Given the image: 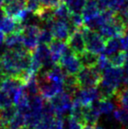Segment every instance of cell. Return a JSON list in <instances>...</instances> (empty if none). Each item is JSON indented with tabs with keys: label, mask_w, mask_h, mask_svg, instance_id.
<instances>
[{
	"label": "cell",
	"mask_w": 128,
	"mask_h": 129,
	"mask_svg": "<svg viewBox=\"0 0 128 129\" xmlns=\"http://www.w3.org/2000/svg\"><path fill=\"white\" fill-rule=\"evenodd\" d=\"M9 1H11V0H5V3H6V2H9Z\"/></svg>",
	"instance_id": "obj_43"
},
{
	"label": "cell",
	"mask_w": 128,
	"mask_h": 129,
	"mask_svg": "<svg viewBox=\"0 0 128 129\" xmlns=\"http://www.w3.org/2000/svg\"><path fill=\"white\" fill-rule=\"evenodd\" d=\"M41 28L36 24L24 25V29L22 32L23 45L29 51H33L38 47L39 43V33Z\"/></svg>",
	"instance_id": "obj_6"
},
{
	"label": "cell",
	"mask_w": 128,
	"mask_h": 129,
	"mask_svg": "<svg viewBox=\"0 0 128 129\" xmlns=\"http://www.w3.org/2000/svg\"><path fill=\"white\" fill-rule=\"evenodd\" d=\"M123 84L128 85V52H127V58L125 65L123 68Z\"/></svg>",
	"instance_id": "obj_36"
},
{
	"label": "cell",
	"mask_w": 128,
	"mask_h": 129,
	"mask_svg": "<svg viewBox=\"0 0 128 129\" xmlns=\"http://www.w3.org/2000/svg\"><path fill=\"white\" fill-rule=\"evenodd\" d=\"M121 48V41L120 38H111L107 40L105 42V48L104 50V54L106 56H111L112 54L118 52V50Z\"/></svg>",
	"instance_id": "obj_18"
},
{
	"label": "cell",
	"mask_w": 128,
	"mask_h": 129,
	"mask_svg": "<svg viewBox=\"0 0 128 129\" xmlns=\"http://www.w3.org/2000/svg\"><path fill=\"white\" fill-rule=\"evenodd\" d=\"M5 44L8 49H19L25 48L23 45L22 32H14L5 36Z\"/></svg>",
	"instance_id": "obj_17"
},
{
	"label": "cell",
	"mask_w": 128,
	"mask_h": 129,
	"mask_svg": "<svg viewBox=\"0 0 128 129\" xmlns=\"http://www.w3.org/2000/svg\"><path fill=\"white\" fill-rule=\"evenodd\" d=\"M123 83V69L109 66L103 71L102 82L99 84L100 99H110L116 95L118 87Z\"/></svg>",
	"instance_id": "obj_1"
},
{
	"label": "cell",
	"mask_w": 128,
	"mask_h": 129,
	"mask_svg": "<svg viewBox=\"0 0 128 129\" xmlns=\"http://www.w3.org/2000/svg\"><path fill=\"white\" fill-rule=\"evenodd\" d=\"M81 30L84 36L87 51L94 53L96 54L104 52L106 41L97 31L92 30L86 26H82L81 27Z\"/></svg>",
	"instance_id": "obj_3"
},
{
	"label": "cell",
	"mask_w": 128,
	"mask_h": 129,
	"mask_svg": "<svg viewBox=\"0 0 128 129\" xmlns=\"http://www.w3.org/2000/svg\"><path fill=\"white\" fill-rule=\"evenodd\" d=\"M39 74H43L48 80L59 83H63L65 77L67 76V73L65 72V70L59 64H55L53 68L50 69L46 73H39Z\"/></svg>",
	"instance_id": "obj_16"
},
{
	"label": "cell",
	"mask_w": 128,
	"mask_h": 129,
	"mask_svg": "<svg viewBox=\"0 0 128 129\" xmlns=\"http://www.w3.org/2000/svg\"><path fill=\"white\" fill-rule=\"evenodd\" d=\"M88 0H66V4L68 5L71 12H82L84 5H86Z\"/></svg>",
	"instance_id": "obj_27"
},
{
	"label": "cell",
	"mask_w": 128,
	"mask_h": 129,
	"mask_svg": "<svg viewBox=\"0 0 128 129\" xmlns=\"http://www.w3.org/2000/svg\"><path fill=\"white\" fill-rule=\"evenodd\" d=\"M81 60V62L82 64V67L86 68H93L97 66V61H98V55L94 53L89 52L86 50L82 54L79 56Z\"/></svg>",
	"instance_id": "obj_19"
},
{
	"label": "cell",
	"mask_w": 128,
	"mask_h": 129,
	"mask_svg": "<svg viewBox=\"0 0 128 129\" xmlns=\"http://www.w3.org/2000/svg\"><path fill=\"white\" fill-rule=\"evenodd\" d=\"M115 98L118 106L128 111V85H125V87L118 90Z\"/></svg>",
	"instance_id": "obj_23"
},
{
	"label": "cell",
	"mask_w": 128,
	"mask_h": 129,
	"mask_svg": "<svg viewBox=\"0 0 128 129\" xmlns=\"http://www.w3.org/2000/svg\"><path fill=\"white\" fill-rule=\"evenodd\" d=\"M50 29L53 34V36L55 40L62 41H66L68 40L71 34V27L69 25V21L64 19H55L51 24L45 26Z\"/></svg>",
	"instance_id": "obj_8"
},
{
	"label": "cell",
	"mask_w": 128,
	"mask_h": 129,
	"mask_svg": "<svg viewBox=\"0 0 128 129\" xmlns=\"http://www.w3.org/2000/svg\"><path fill=\"white\" fill-rule=\"evenodd\" d=\"M117 12H118V17L120 18V19L122 20V22L124 23V25H125L128 30V5L122 8L121 10H119Z\"/></svg>",
	"instance_id": "obj_33"
},
{
	"label": "cell",
	"mask_w": 128,
	"mask_h": 129,
	"mask_svg": "<svg viewBox=\"0 0 128 129\" xmlns=\"http://www.w3.org/2000/svg\"><path fill=\"white\" fill-rule=\"evenodd\" d=\"M26 8L33 15H36L41 10L42 5L39 0H26Z\"/></svg>",
	"instance_id": "obj_31"
},
{
	"label": "cell",
	"mask_w": 128,
	"mask_h": 129,
	"mask_svg": "<svg viewBox=\"0 0 128 129\" xmlns=\"http://www.w3.org/2000/svg\"><path fill=\"white\" fill-rule=\"evenodd\" d=\"M59 65L68 75H76L83 68L79 56L74 54L69 48L62 56L59 61Z\"/></svg>",
	"instance_id": "obj_5"
},
{
	"label": "cell",
	"mask_w": 128,
	"mask_h": 129,
	"mask_svg": "<svg viewBox=\"0 0 128 129\" xmlns=\"http://www.w3.org/2000/svg\"><path fill=\"white\" fill-rule=\"evenodd\" d=\"M5 40V35L1 30H0V44H4Z\"/></svg>",
	"instance_id": "obj_38"
},
{
	"label": "cell",
	"mask_w": 128,
	"mask_h": 129,
	"mask_svg": "<svg viewBox=\"0 0 128 129\" xmlns=\"http://www.w3.org/2000/svg\"><path fill=\"white\" fill-rule=\"evenodd\" d=\"M24 89L29 98L36 96L39 92V82L37 76H32L26 81L24 85Z\"/></svg>",
	"instance_id": "obj_21"
},
{
	"label": "cell",
	"mask_w": 128,
	"mask_h": 129,
	"mask_svg": "<svg viewBox=\"0 0 128 129\" xmlns=\"http://www.w3.org/2000/svg\"><path fill=\"white\" fill-rule=\"evenodd\" d=\"M127 58V52L125 50L118 51L116 54L109 56V61L111 66L115 68H122L125 65Z\"/></svg>",
	"instance_id": "obj_20"
},
{
	"label": "cell",
	"mask_w": 128,
	"mask_h": 129,
	"mask_svg": "<svg viewBox=\"0 0 128 129\" xmlns=\"http://www.w3.org/2000/svg\"><path fill=\"white\" fill-rule=\"evenodd\" d=\"M5 0H0V8L3 7V5H5Z\"/></svg>",
	"instance_id": "obj_39"
},
{
	"label": "cell",
	"mask_w": 128,
	"mask_h": 129,
	"mask_svg": "<svg viewBox=\"0 0 128 129\" xmlns=\"http://www.w3.org/2000/svg\"><path fill=\"white\" fill-rule=\"evenodd\" d=\"M70 12L68 5L66 2H62L61 5L54 8V15L56 19H64V20H68L70 17Z\"/></svg>",
	"instance_id": "obj_22"
},
{
	"label": "cell",
	"mask_w": 128,
	"mask_h": 129,
	"mask_svg": "<svg viewBox=\"0 0 128 129\" xmlns=\"http://www.w3.org/2000/svg\"><path fill=\"white\" fill-rule=\"evenodd\" d=\"M12 105H14L12 98L9 94L0 90V111L9 108Z\"/></svg>",
	"instance_id": "obj_30"
},
{
	"label": "cell",
	"mask_w": 128,
	"mask_h": 129,
	"mask_svg": "<svg viewBox=\"0 0 128 129\" xmlns=\"http://www.w3.org/2000/svg\"><path fill=\"white\" fill-rule=\"evenodd\" d=\"M48 48L51 54L52 61L55 64H59L60 59L62 56L68 50V47L64 41H58V40H54L49 45Z\"/></svg>",
	"instance_id": "obj_15"
},
{
	"label": "cell",
	"mask_w": 128,
	"mask_h": 129,
	"mask_svg": "<svg viewBox=\"0 0 128 129\" xmlns=\"http://www.w3.org/2000/svg\"><path fill=\"white\" fill-rule=\"evenodd\" d=\"M54 36L52 34L51 30L47 27L41 28L40 33H39V44H44V45H49L52 41H54Z\"/></svg>",
	"instance_id": "obj_28"
},
{
	"label": "cell",
	"mask_w": 128,
	"mask_h": 129,
	"mask_svg": "<svg viewBox=\"0 0 128 129\" xmlns=\"http://www.w3.org/2000/svg\"></svg>",
	"instance_id": "obj_44"
},
{
	"label": "cell",
	"mask_w": 128,
	"mask_h": 129,
	"mask_svg": "<svg viewBox=\"0 0 128 129\" xmlns=\"http://www.w3.org/2000/svg\"><path fill=\"white\" fill-rule=\"evenodd\" d=\"M93 129H104V127H103V126H95L94 127H93Z\"/></svg>",
	"instance_id": "obj_41"
},
{
	"label": "cell",
	"mask_w": 128,
	"mask_h": 129,
	"mask_svg": "<svg viewBox=\"0 0 128 129\" xmlns=\"http://www.w3.org/2000/svg\"><path fill=\"white\" fill-rule=\"evenodd\" d=\"M83 126H85L84 125H82L81 122H79L78 120L75 119L72 117H68V129H82Z\"/></svg>",
	"instance_id": "obj_35"
},
{
	"label": "cell",
	"mask_w": 128,
	"mask_h": 129,
	"mask_svg": "<svg viewBox=\"0 0 128 129\" xmlns=\"http://www.w3.org/2000/svg\"><path fill=\"white\" fill-rule=\"evenodd\" d=\"M17 112H18V109L16 107V105H12V106L9 107V108L2 110L0 112V118L3 119L5 122H7L9 124V122L13 119V117L16 115Z\"/></svg>",
	"instance_id": "obj_29"
},
{
	"label": "cell",
	"mask_w": 128,
	"mask_h": 129,
	"mask_svg": "<svg viewBox=\"0 0 128 129\" xmlns=\"http://www.w3.org/2000/svg\"><path fill=\"white\" fill-rule=\"evenodd\" d=\"M38 82H39V92L41 97L46 100H50L58 93L64 90L63 83H55L45 77L43 74H38Z\"/></svg>",
	"instance_id": "obj_4"
},
{
	"label": "cell",
	"mask_w": 128,
	"mask_h": 129,
	"mask_svg": "<svg viewBox=\"0 0 128 129\" xmlns=\"http://www.w3.org/2000/svg\"><path fill=\"white\" fill-rule=\"evenodd\" d=\"M82 129H93L92 126H83L82 127Z\"/></svg>",
	"instance_id": "obj_42"
},
{
	"label": "cell",
	"mask_w": 128,
	"mask_h": 129,
	"mask_svg": "<svg viewBox=\"0 0 128 129\" xmlns=\"http://www.w3.org/2000/svg\"><path fill=\"white\" fill-rule=\"evenodd\" d=\"M19 129H34V128L31 127V126H23V127H21Z\"/></svg>",
	"instance_id": "obj_40"
},
{
	"label": "cell",
	"mask_w": 128,
	"mask_h": 129,
	"mask_svg": "<svg viewBox=\"0 0 128 129\" xmlns=\"http://www.w3.org/2000/svg\"><path fill=\"white\" fill-rule=\"evenodd\" d=\"M97 1L99 3V5H100L102 10H105V9H108L110 0H97Z\"/></svg>",
	"instance_id": "obj_37"
},
{
	"label": "cell",
	"mask_w": 128,
	"mask_h": 129,
	"mask_svg": "<svg viewBox=\"0 0 128 129\" xmlns=\"http://www.w3.org/2000/svg\"><path fill=\"white\" fill-rule=\"evenodd\" d=\"M24 85V82L19 77H4L0 82V90L9 94L11 97L17 91L18 89Z\"/></svg>",
	"instance_id": "obj_12"
},
{
	"label": "cell",
	"mask_w": 128,
	"mask_h": 129,
	"mask_svg": "<svg viewBox=\"0 0 128 129\" xmlns=\"http://www.w3.org/2000/svg\"><path fill=\"white\" fill-rule=\"evenodd\" d=\"M49 101L53 105L56 115L59 116H62L68 111H70L73 105V97L65 90L58 93Z\"/></svg>",
	"instance_id": "obj_7"
},
{
	"label": "cell",
	"mask_w": 128,
	"mask_h": 129,
	"mask_svg": "<svg viewBox=\"0 0 128 129\" xmlns=\"http://www.w3.org/2000/svg\"><path fill=\"white\" fill-rule=\"evenodd\" d=\"M26 0H11L2 7L4 15L16 19L24 9H26Z\"/></svg>",
	"instance_id": "obj_11"
},
{
	"label": "cell",
	"mask_w": 128,
	"mask_h": 129,
	"mask_svg": "<svg viewBox=\"0 0 128 129\" xmlns=\"http://www.w3.org/2000/svg\"><path fill=\"white\" fill-rule=\"evenodd\" d=\"M67 45L74 54L78 56L86 51L85 40L81 28L75 29L74 32L71 33L69 38L67 41Z\"/></svg>",
	"instance_id": "obj_9"
},
{
	"label": "cell",
	"mask_w": 128,
	"mask_h": 129,
	"mask_svg": "<svg viewBox=\"0 0 128 129\" xmlns=\"http://www.w3.org/2000/svg\"><path fill=\"white\" fill-rule=\"evenodd\" d=\"M97 102L101 114L104 113L108 115V114H111L114 111V105H113V103H111L110 101V99H99Z\"/></svg>",
	"instance_id": "obj_25"
},
{
	"label": "cell",
	"mask_w": 128,
	"mask_h": 129,
	"mask_svg": "<svg viewBox=\"0 0 128 129\" xmlns=\"http://www.w3.org/2000/svg\"><path fill=\"white\" fill-rule=\"evenodd\" d=\"M75 77L80 89L97 88L102 82L103 72L99 70L97 67L93 68L83 67L75 75Z\"/></svg>",
	"instance_id": "obj_2"
},
{
	"label": "cell",
	"mask_w": 128,
	"mask_h": 129,
	"mask_svg": "<svg viewBox=\"0 0 128 129\" xmlns=\"http://www.w3.org/2000/svg\"><path fill=\"white\" fill-rule=\"evenodd\" d=\"M39 1H40L42 6L48 7V8H55L66 0H39Z\"/></svg>",
	"instance_id": "obj_34"
},
{
	"label": "cell",
	"mask_w": 128,
	"mask_h": 129,
	"mask_svg": "<svg viewBox=\"0 0 128 129\" xmlns=\"http://www.w3.org/2000/svg\"><path fill=\"white\" fill-rule=\"evenodd\" d=\"M114 117L121 124L124 129H128V111L123 108L114 111Z\"/></svg>",
	"instance_id": "obj_26"
},
{
	"label": "cell",
	"mask_w": 128,
	"mask_h": 129,
	"mask_svg": "<svg viewBox=\"0 0 128 129\" xmlns=\"http://www.w3.org/2000/svg\"><path fill=\"white\" fill-rule=\"evenodd\" d=\"M24 24L19 23L14 19L3 15L0 17V30L5 34H10L14 32H23Z\"/></svg>",
	"instance_id": "obj_13"
},
{
	"label": "cell",
	"mask_w": 128,
	"mask_h": 129,
	"mask_svg": "<svg viewBox=\"0 0 128 129\" xmlns=\"http://www.w3.org/2000/svg\"><path fill=\"white\" fill-rule=\"evenodd\" d=\"M100 99L99 90L97 88L80 89L73 99V101L81 104L83 106H89Z\"/></svg>",
	"instance_id": "obj_10"
},
{
	"label": "cell",
	"mask_w": 128,
	"mask_h": 129,
	"mask_svg": "<svg viewBox=\"0 0 128 129\" xmlns=\"http://www.w3.org/2000/svg\"><path fill=\"white\" fill-rule=\"evenodd\" d=\"M25 126H26V116L22 112L18 111L13 119L9 122V129H19Z\"/></svg>",
	"instance_id": "obj_24"
},
{
	"label": "cell",
	"mask_w": 128,
	"mask_h": 129,
	"mask_svg": "<svg viewBox=\"0 0 128 129\" xmlns=\"http://www.w3.org/2000/svg\"><path fill=\"white\" fill-rule=\"evenodd\" d=\"M109 66H111L110 64V61H109V57L106 56L105 54H101V55L98 56V61H97V68L98 69L101 71H104L106 68H108Z\"/></svg>",
	"instance_id": "obj_32"
},
{
	"label": "cell",
	"mask_w": 128,
	"mask_h": 129,
	"mask_svg": "<svg viewBox=\"0 0 128 129\" xmlns=\"http://www.w3.org/2000/svg\"><path fill=\"white\" fill-rule=\"evenodd\" d=\"M102 11V8L97 0H88L82 11V17L83 22L86 24L90 20L96 18L97 15H99Z\"/></svg>",
	"instance_id": "obj_14"
}]
</instances>
